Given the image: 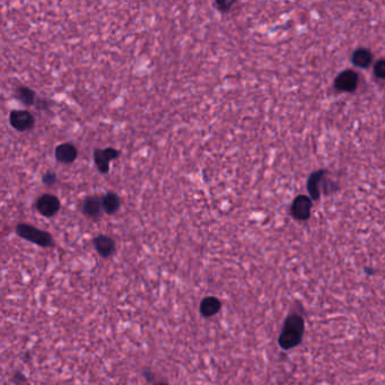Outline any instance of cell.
<instances>
[{"mask_svg": "<svg viewBox=\"0 0 385 385\" xmlns=\"http://www.w3.org/2000/svg\"><path fill=\"white\" fill-rule=\"evenodd\" d=\"M37 209L45 217H52L60 209V201L52 194H43L37 201Z\"/></svg>", "mask_w": 385, "mask_h": 385, "instance_id": "3", "label": "cell"}, {"mask_svg": "<svg viewBox=\"0 0 385 385\" xmlns=\"http://www.w3.org/2000/svg\"><path fill=\"white\" fill-rule=\"evenodd\" d=\"M155 385H167L166 383H157V384H155Z\"/></svg>", "mask_w": 385, "mask_h": 385, "instance_id": "19", "label": "cell"}, {"mask_svg": "<svg viewBox=\"0 0 385 385\" xmlns=\"http://www.w3.org/2000/svg\"><path fill=\"white\" fill-rule=\"evenodd\" d=\"M103 201V208L107 214H115L120 208V198L113 192H109L102 199Z\"/></svg>", "mask_w": 385, "mask_h": 385, "instance_id": "12", "label": "cell"}, {"mask_svg": "<svg viewBox=\"0 0 385 385\" xmlns=\"http://www.w3.org/2000/svg\"><path fill=\"white\" fill-rule=\"evenodd\" d=\"M16 231L19 236L27 239V241L30 242H33L35 244H38L41 246L52 245V237H51V235L44 231L33 227L32 225L21 224V225L17 226Z\"/></svg>", "mask_w": 385, "mask_h": 385, "instance_id": "2", "label": "cell"}, {"mask_svg": "<svg viewBox=\"0 0 385 385\" xmlns=\"http://www.w3.org/2000/svg\"><path fill=\"white\" fill-rule=\"evenodd\" d=\"M16 96L25 105H33L35 102V94L33 90L29 87H24V86L17 88Z\"/></svg>", "mask_w": 385, "mask_h": 385, "instance_id": "13", "label": "cell"}, {"mask_svg": "<svg viewBox=\"0 0 385 385\" xmlns=\"http://www.w3.org/2000/svg\"><path fill=\"white\" fill-rule=\"evenodd\" d=\"M322 176H323V173L320 172V173H316V174H314L312 178H311V181H309V193L312 194L313 198H317L320 194V184H321V181H322Z\"/></svg>", "mask_w": 385, "mask_h": 385, "instance_id": "15", "label": "cell"}, {"mask_svg": "<svg viewBox=\"0 0 385 385\" xmlns=\"http://www.w3.org/2000/svg\"><path fill=\"white\" fill-rule=\"evenodd\" d=\"M104 211L103 201L97 197H89L82 203V213L90 219H99Z\"/></svg>", "mask_w": 385, "mask_h": 385, "instance_id": "6", "label": "cell"}, {"mask_svg": "<svg viewBox=\"0 0 385 385\" xmlns=\"http://www.w3.org/2000/svg\"><path fill=\"white\" fill-rule=\"evenodd\" d=\"M94 245L100 255L104 258H109L115 253L116 251V243L111 237L107 235H99L94 239Z\"/></svg>", "mask_w": 385, "mask_h": 385, "instance_id": "7", "label": "cell"}, {"mask_svg": "<svg viewBox=\"0 0 385 385\" xmlns=\"http://www.w3.org/2000/svg\"><path fill=\"white\" fill-rule=\"evenodd\" d=\"M119 157V151L115 148L96 149L94 154V159L99 170L102 173H108L110 170V162Z\"/></svg>", "mask_w": 385, "mask_h": 385, "instance_id": "5", "label": "cell"}, {"mask_svg": "<svg viewBox=\"0 0 385 385\" xmlns=\"http://www.w3.org/2000/svg\"><path fill=\"white\" fill-rule=\"evenodd\" d=\"M231 5H233V2H226V1H217V2H216V6H217V8L219 10H222V11L229 10V8Z\"/></svg>", "mask_w": 385, "mask_h": 385, "instance_id": "18", "label": "cell"}, {"mask_svg": "<svg viewBox=\"0 0 385 385\" xmlns=\"http://www.w3.org/2000/svg\"><path fill=\"white\" fill-rule=\"evenodd\" d=\"M221 301L214 296H209L206 297L205 300L201 302V304H200V313H201L203 316L210 317L216 315V314L221 311Z\"/></svg>", "mask_w": 385, "mask_h": 385, "instance_id": "10", "label": "cell"}, {"mask_svg": "<svg viewBox=\"0 0 385 385\" xmlns=\"http://www.w3.org/2000/svg\"><path fill=\"white\" fill-rule=\"evenodd\" d=\"M77 149L73 144H61L56 148V158L64 164L73 163L77 158Z\"/></svg>", "mask_w": 385, "mask_h": 385, "instance_id": "8", "label": "cell"}, {"mask_svg": "<svg viewBox=\"0 0 385 385\" xmlns=\"http://www.w3.org/2000/svg\"><path fill=\"white\" fill-rule=\"evenodd\" d=\"M304 332V320L303 317L293 314L286 320L284 329L280 338H279V345L284 349H290L295 347L301 343L302 336Z\"/></svg>", "mask_w": 385, "mask_h": 385, "instance_id": "1", "label": "cell"}, {"mask_svg": "<svg viewBox=\"0 0 385 385\" xmlns=\"http://www.w3.org/2000/svg\"><path fill=\"white\" fill-rule=\"evenodd\" d=\"M375 74L380 78H385V60H381L375 66Z\"/></svg>", "mask_w": 385, "mask_h": 385, "instance_id": "16", "label": "cell"}, {"mask_svg": "<svg viewBox=\"0 0 385 385\" xmlns=\"http://www.w3.org/2000/svg\"><path fill=\"white\" fill-rule=\"evenodd\" d=\"M311 200L306 197H298L293 203V215L297 219H306L311 214Z\"/></svg>", "mask_w": 385, "mask_h": 385, "instance_id": "9", "label": "cell"}, {"mask_svg": "<svg viewBox=\"0 0 385 385\" xmlns=\"http://www.w3.org/2000/svg\"><path fill=\"white\" fill-rule=\"evenodd\" d=\"M56 174L54 173H46V174L43 176V183L46 184V186H52V184L56 182Z\"/></svg>", "mask_w": 385, "mask_h": 385, "instance_id": "17", "label": "cell"}, {"mask_svg": "<svg viewBox=\"0 0 385 385\" xmlns=\"http://www.w3.org/2000/svg\"><path fill=\"white\" fill-rule=\"evenodd\" d=\"M9 121L11 127L18 131L30 130L34 125V116L29 111H13L10 113Z\"/></svg>", "mask_w": 385, "mask_h": 385, "instance_id": "4", "label": "cell"}, {"mask_svg": "<svg viewBox=\"0 0 385 385\" xmlns=\"http://www.w3.org/2000/svg\"><path fill=\"white\" fill-rule=\"evenodd\" d=\"M358 77L353 72H344L337 78L336 86L341 90H352L357 86Z\"/></svg>", "mask_w": 385, "mask_h": 385, "instance_id": "11", "label": "cell"}, {"mask_svg": "<svg viewBox=\"0 0 385 385\" xmlns=\"http://www.w3.org/2000/svg\"><path fill=\"white\" fill-rule=\"evenodd\" d=\"M353 62L357 66H360V67H366L368 66L369 64L372 62V53L369 52L368 50L366 49H359L357 50L355 54H353Z\"/></svg>", "mask_w": 385, "mask_h": 385, "instance_id": "14", "label": "cell"}]
</instances>
